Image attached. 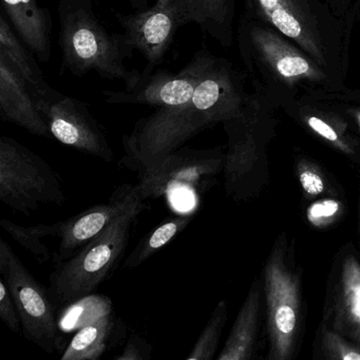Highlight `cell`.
<instances>
[{
    "instance_id": "obj_1",
    "label": "cell",
    "mask_w": 360,
    "mask_h": 360,
    "mask_svg": "<svg viewBox=\"0 0 360 360\" xmlns=\"http://www.w3.org/2000/svg\"><path fill=\"white\" fill-rule=\"evenodd\" d=\"M245 77L229 60L217 58L188 102L157 108L123 136L125 155L121 165L141 174L203 130L241 115L252 98L245 89Z\"/></svg>"
},
{
    "instance_id": "obj_2",
    "label": "cell",
    "mask_w": 360,
    "mask_h": 360,
    "mask_svg": "<svg viewBox=\"0 0 360 360\" xmlns=\"http://www.w3.org/2000/svg\"><path fill=\"white\" fill-rule=\"evenodd\" d=\"M238 47L254 94L274 108L284 107L309 92L345 89V82L288 37L244 14L238 27Z\"/></svg>"
},
{
    "instance_id": "obj_3",
    "label": "cell",
    "mask_w": 360,
    "mask_h": 360,
    "mask_svg": "<svg viewBox=\"0 0 360 360\" xmlns=\"http://www.w3.org/2000/svg\"><path fill=\"white\" fill-rule=\"evenodd\" d=\"M244 15L275 29L345 82L354 22L340 20L323 0H244Z\"/></svg>"
},
{
    "instance_id": "obj_4",
    "label": "cell",
    "mask_w": 360,
    "mask_h": 360,
    "mask_svg": "<svg viewBox=\"0 0 360 360\" xmlns=\"http://www.w3.org/2000/svg\"><path fill=\"white\" fill-rule=\"evenodd\" d=\"M62 69L75 77L94 71L102 79L127 83L138 69L124 62L134 49L124 33H110L96 14L92 0H60L58 5Z\"/></svg>"
},
{
    "instance_id": "obj_5",
    "label": "cell",
    "mask_w": 360,
    "mask_h": 360,
    "mask_svg": "<svg viewBox=\"0 0 360 360\" xmlns=\"http://www.w3.org/2000/svg\"><path fill=\"white\" fill-rule=\"evenodd\" d=\"M146 207V199L141 193L98 237L68 260L56 263L48 290L58 311L94 294L108 279L124 258L132 226Z\"/></svg>"
},
{
    "instance_id": "obj_6",
    "label": "cell",
    "mask_w": 360,
    "mask_h": 360,
    "mask_svg": "<svg viewBox=\"0 0 360 360\" xmlns=\"http://www.w3.org/2000/svg\"><path fill=\"white\" fill-rule=\"evenodd\" d=\"M0 201L30 214L46 205H64L62 179L41 155L9 136L0 138Z\"/></svg>"
},
{
    "instance_id": "obj_7",
    "label": "cell",
    "mask_w": 360,
    "mask_h": 360,
    "mask_svg": "<svg viewBox=\"0 0 360 360\" xmlns=\"http://www.w3.org/2000/svg\"><path fill=\"white\" fill-rule=\"evenodd\" d=\"M0 276L6 280L18 307L24 336L47 353L62 349L58 309L49 290L35 279L3 238H0Z\"/></svg>"
},
{
    "instance_id": "obj_8",
    "label": "cell",
    "mask_w": 360,
    "mask_h": 360,
    "mask_svg": "<svg viewBox=\"0 0 360 360\" xmlns=\"http://www.w3.org/2000/svg\"><path fill=\"white\" fill-rule=\"evenodd\" d=\"M30 89L56 140L107 163L115 160L102 126L86 103L53 89L46 82Z\"/></svg>"
},
{
    "instance_id": "obj_9",
    "label": "cell",
    "mask_w": 360,
    "mask_h": 360,
    "mask_svg": "<svg viewBox=\"0 0 360 360\" xmlns=\"http://www.w3.org/2000/svg\"><path fill=\"white\" fill-rule=\"evenodd\" d=\"M217 58L204 48L197 51L180 72L165 69L153 72L136 70L123 90H105L103 98L108 104L145 105L155 108L184 104L193 98L195 88Z\"/></svg>"
},
{
    "instance_id": "obj_10",
    "label": "cell",
    "mask_w": 360,
    "mask_h": 360,
    "mask_svg": "<svg viewBox=\"0 0 360 360\" xmlns=\"http://www.w3.org/2000/svg\"><path fill=\"white\" fill-rule=\"evenodd\" d=\"M223 166L221 148H180L157 165L139 174V187L146 200L189 191L197 195Z\"/></svg>"
},
{
    "instance_id": "obj_11",
    "label": "cell",
    "mask_w": 360,
    "mask_h": 360,
    "mask_svg": "<svg viewBox=\"0 0 360 360\" xmlns=\"http://www.w3.org/2000/svg\"><path fill=\"white\" fill-rule=\"evenodd\" d=\"M113 13L130 45L146 60L145 72L161 66L182 27L179 0H155L153 7L134 14Z\"/></svg>"
},
{
    "instance_id": "obj_12",
    "label": "cell",
    "mask_w": 360,
    "mask_h": 360,
    "mask_svg": "<svg viewBox=\"0 0 360 360\" xmlns=\"http://www.w3.org/2000/svg\"><path fill=\"white\" fill-rule=\"evenodd\" d=\"M138 184L120 185L113 191L106 203L92 206L77 216L60 222V245L56 255V263L63 262L75 256L86 244L102 233L132 202L141 195Z\"/></svg>"
},
{
    "instance_id": "obj_13",
    "label": "cell",
    "mask_w": 360,
    "mask_h": 360,
    "mask_svg": "<svg viewBox=\"0 0 360 360\" xmlns=\"http://www.w3.org/2000/svg\"><path fill=\"white\" fill-rule=\"evenodd\" d=\"M266 288L271 318V354L276 359H286L290 357L298 328V286L285 269L271 261L267 267Z\"/></svg>"
},
{
    "instance_id": "obj_14",
    "label": "cell",
    "mask_w": 360,
    "mask_h": 360,
    "mask_svg": "<svg viewBox=\"0 0 360 360\" xmlns=\"http://www.w3.org/2000/svg\"><path fill=\"white\" fill-rule=\"evenodd\" d=\"M0 117L30 134L51 139V131L24 77L0 52Z\"/></svg>"
},
{
    "instance_id": "obj_15",
    "label": "cell",
    "mask_w": 360,
    "mask_h": 360,
    "mask_svg": "<svg viewBox=\"0 0 360 360\" xmlns=\"http://www.w3.org/2000/svg\"><path fill=\"white\" fill-rule=\"evenodd\" d=\"M3 8L12 28L35 58L49 62L53 29L49 10L39 6V0H3Z\"/></svg>"
},
{
    "instance_id": "obj_16",
    "label": "cell",
    "mask_w": 360,
    "mask_h": 360,
    "mask_svg": "<svg viewBox=\"0 0 360 360\" xmlns=\"http://www.w3.org/2000/svg\"><path fill=\"white\" fill-rule=\"evenodd\" d=\"M127 328L115 311L77 330L60 355L62 360H98L125 338Z\"/></svg>"
},
{
    "instance_id": "obj_17",
    "label": "cell",
    "mask_w": 360,
    "mask_h": 360,
    "mask_svg": "<svg viewBox=\"0 0 360 360\" xmlns=\"http://www.w3.org/2000/svg\"><path fill=\"white\" fill-rule=\"evenodd\" d=\"M182 27L195 24L204 34L221 46L231 47L233 39L236 0H179Z\"/></svg>"
},
{
    "instance_id": "obj_18",
    "label": "cell",
    "mask_w": 360,
    "mask_h": 360,
    "mask_svg": "<svg viewBox=\"0 0 360 360\" xmlns=\"http://www.w3.org/2000/svg\"><path fill=\"white\" fill-rule=\"evenodd\" d=\"M260 290L255 284L233 324L229 339L218 356V360L250 359L254 347L258 322Z\"/></svg>"
},
{
    "instance_id": "obj_19",
    "label": "cell",
    "mask_w": 360,
    "mask_h": 360,
    "mask_svg": "<svg viewBox=\"0 0 360 360\" xmlns=\"http://www.w3.org/2000/svg\"><path fill=\"white\" fill-rule=\"evenodd\" d=\"M0 52L9 58L29 87H37L45 83L43 72L35 60L34 54L16 34L4 13L0 14Z\"/></svg>"
},
{
    "instance_id": "obj_20",
    "label": "cell",
    "mask_w": 360,
    "mask_h": 360,
    "mask_svg": "<svg viewBox=\"0 0 360 360\" xmlns=\"http://www.w3.org/2000/svg\"><path fill=\"white\" fill-rule=\"evenodd\" d=\"M193 218L195 214L191 212L181 214L160 223L139 241L138 245L124 261V269H134L140 266L162 248L170 243L176 236L180 235Z\"/></svg>"
},
{
    "instance_id": "obj_21",
    "label": "cell",
    "mask_w": 360,
    "mask_h": 360,
    "mask_svg": "<svg viewBox=\"0 0 360 360\" xmlns=\"http://www.w3.org/2000/svg\"><path fill=\"white\" fill-rule=\"evenodd\" d=\"M112 311L111 299L94 292L58 309V326L62 333L75 332Z\"/></svg>"
},
{
    "instance_id": "obj_22",
    "label": "cell",
    "mask_w": 360,
    "mask_h": 360,
    "mask_svg": "<svg viewBox=\"0 0 360 360\" xmlns=\"http://www.w3.org/2000/svg\"><path fill=\"white\" fill-rule=\"evenodd\" d=\"M0 229L7 233L16 243L28 250L39 263L51 258L49 248L44 243V238L58 237L60 222L54 224H37L24 226L8 219H0Z\"/></svg>"
},
{
    "instance_id": "obj_23",
    "label": "cell",
    "mask_w": 360,
    "mask_h": 360,
    "mask_svg": "<svg viewBox=\"0 0 360 360\" xmlns=\"http://www.w3.org/2000/svg\"><path fill=\"white\" fill-rule=\"evenodd\" d=\"M341 311L351 335L360 341V265L347 259L343 267Z\"/></svg>"
},
{
    "instance_id": "obj_24",
    "label": "cell",
    "mask_w": 360,
    "mask_h": 360,
    "mask_svg": "<svg viewBox=\"0 0 360 360\" xmlns=\"http://www.w3.org/2000/svg\"><path fill=\"white\" fill-rule=\"evenodd\" d=\"M227 313L229 309L226 301H220L186 359L210 360L214 358V353L218 349L221 334L226 323Z\"/></svg>"
},
{
    "instance_id": "obj_25",
    "label": "cell",
    "mask_w": 360,
    "mask_h": 360,
    "mask_svg": "<svg viewBox=\"0 0 360 360\" xmlns=\"http://www.w3.org/2000/svg\"><path fill=\"white\" fill-rule=\"evenodd\" d=\"M0 318L14 333L22 330L20 313L4 277L0 276Z\"/></svg>"
},
{
    "instance_id": "obj_26",
    "label": "cell",
    "mask_w": 360,
    "mask_h": 360,
    "mask_svg": "<svg viewBox=\"0 0 360 360\" xmlns=\"http://www.w3.org/2000/svg\"><path fill=\"white\" fill-rule=\"evenodd\" d=\"M153 355V345L139 334L128 337L125 347L115 360H150Z\"/></svg>"
},
{
    "instance_id": "obj_27",
    "label": "cell",
    "mask_w": 360,
    "mask_h": 360,
    "mask_svg": "<svg viewBox=\"0 0 360 360\" xmlns=\"http://www.w3.org/2000/svg\"><path fill=\"white\" fill-rule=\"evenodd\" d=\"M326 343L334 358L343 360H360V349L347 345L340 337L326 333Z\"/></svg>"
},
{
    "instance_id": "obj_28",
    "label": "cell",
    "mask_w": 360,
    "mask_h": 360,
    "mask_svg": "<svg viewBox=\"0 0 360 360\" xmlns=\"http://www.w3.org/2000/svg\"><path fill=\"white\" fill-rule=\"evenodd\" d=\"M339 210V204L334 200L318 202L313 204L307 212L309 220L315 224L323 222L326 219H330Z\"/></svg>"
},
{
    "instance_id": "obj_29",
    "label": "cell",
    "mask_w": 360,
    "mask_h": 360,
    "mask_svg": "<svg viewBox=\"0 0 360 360\" xmlns=\"http://www.w3.org/2000/svg\"><path fill=\"white\" fill-rule=\"evenodd\" d=\"M299 179H300L303 189L309 195H317L324 191L323 181L317 174L311 172V170H304V172H301Z\"/></svg>"
},
{
    "instance_id": "obj_30",
    "label": "cell",
    "mask_w": 360,
    "mask_h": 360,
    "mask_svg": "<svg viewBox=\"0 0 360 360\" xmlns=\"http://www.w3.org/2000/svg\"><path fill=\"white\" fill-rule=\"evenodd\" d=\"M126 3L136 10V12L144 11L149 8L148 0H125Z\"/></svg>"
},
{
    "instance_id": "obj_31",
    "label": "cell",
    "mask_w": 360,
    "mask_h": 360,
    "mask_svg": "<svg viewBox=\"0 0 360 360\" xmlns=\"http://www.w3.org/2000/svg\"><path fill=\"white\" fill-rule=\"evenodd\" d=\"M356 18H358V20H359V18H360V0H359V3H358L357 15H356Z\"/></svg>"
}]
</instances>
